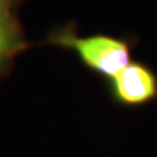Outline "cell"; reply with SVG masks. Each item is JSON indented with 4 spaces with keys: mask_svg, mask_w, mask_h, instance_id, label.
Returning a JSON list of instances; mask_svg holds the SVG:
<instances>
[{
    "mask_svg": "<svg viewBox=\"0 0 157 157\" xmlns=\"http://www.w3.org/2000/svg\"><path fill=\"white\" fill-rule=\"evenodd\" d=\"M50 42L76 51L87 67L108 78H112L131 63L129 45L124 39L109 35L77 36L66 29L51 35Z\"/></svg>",
    "mask_w": 157,
    "mask_h": 157,
    "instance_id": "6da1fadb",
    "label": "cell"
},
{
    "mask_svg": "<svg viewBox=\"0 0 157 157\" xmlns=\"http://www.w3.org/2000/svg\"><path fill=\"white\" fill-rule=\"evenodd\" d=\"M6 2H9V0H0V3H6Z\"/></svg>",
    "mask_w": 157,
    "mask_h": 157,
    "instance_id": "5b68a950",
    "label": "cell"
},
{
    "mask_svg": "<svg viewBox=\"0 0 157 157\" xmlns=\"http://www.w3.org/2000/svg\"><path fill=\"white\" fill-rule=\"evenodd\" d=\"M0 41H5L7 44L16 45L22 48V42L19 39V34L16 31V25L12 21L9 2L0 3Z\"/></svg>",
    "mask_w": 157,
    "mask_h": 157,
    "instance_id": "3957f363",
    "label": "cell"
},
{
    "mask_svg": "<svg viewBox=\"0 0 157 157\" xmlns=\"http://www.w3.org/2000/svg\"><path fill=\"white\" fill-rule=\"evenodd\" d=\"M111 80L113 99L125 106H141L157 98V76L141 63H129Z\"/></svg>",
    "mask_w": 157,
    "mask_h": 157,
    "instance_id": "7a4b0ae2",
    "label": "cell"
},
{
    "mask_svg": "<svg viewBox=\"0 0 157 157\" xmlns=\"http://www.w3.org/2000/svg\"><path fill=\"white\" fill-rule=\"evenodd\" d=\"M17 50H21V48L16 47V45H12V44L5 42V41H0V66H2L13 52H16Z\"/></svg>",
    "mask_w": 157,
    "mask_h": 157,
    "instance_id": "277c9868",
    "label": "cell"
}]
</instances>
